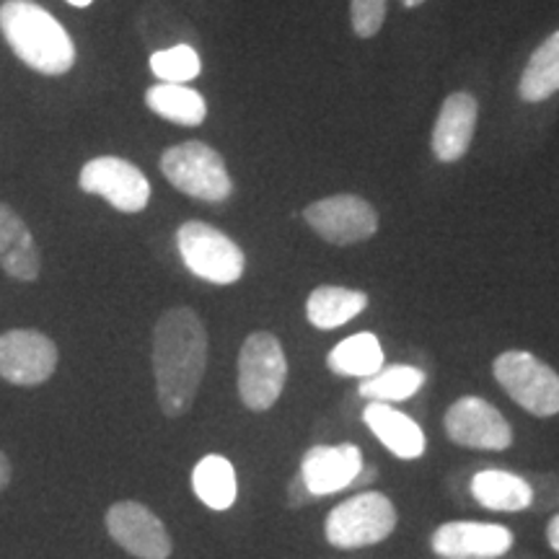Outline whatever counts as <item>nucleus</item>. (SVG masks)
<instances>
[{"mask_svg":"<svg viewBox=\"0 0 559 559\" xmlns=\"http://www.w3.org/2000/svg\"><path fill=\"white\" fill-rule=\"evenodd\" d=\"M326 366H330L332 373L368 379V376L379 373L383 368L381 342L370 332L353 334V337L342 340L340 345L326 355Z\"/></svg>","mask_w":559,"mask_h":559,"instance_id":"23","label":"nucleus"},{"mask_svg":"<svg viewBox=\"0 0 559 559\" xmlns=\"http://www.w3.org/2000/svg\"><path fill=\"white\" fill-rule=\"evenodd\" d=\"M386 19V0H349V21L360 39H370L381 32Z\"/></svg>","mask_w":559,"mask_h":559,"instance_id":"26","label":"nucleus"},{"mask_svg":"<svg viewBox=\"0 0 559 559\" xmlns=\"http://www.w3.org/2000/svg\"><path fill=\"white\" fill-rule=\"evenodd\" d=\"M559 91V32L549 34L547 39L536 47L523 68L519 94L523 102L539 104L547 102Z\"/></svg>","mask_w":559,"mask_h":559,"instance_id":"21","label":"nucleus"},{"mask_svg":"<svg viewBox=\"0 0 559 559\" xmlns=\"http://www.w3.org/2000/svg\"><path fill=\"white\" fill-rule=\"evenodd\" d=\"M177 247L185 267L213 285H234L241 280L247 257L239 243L202 221H187L177 230Z\"/></svg>","mask_w":559,"mask_h":559,"instance_id":"4","label":"nucleus"},{"mask_svg":"<svg viewBox=\"0 0 559 559\" xmlns=\"http://www.w3.org/2000/svg\"><path fill=\"white\" fill-rule=\"evenodd\" d=\"M528 485H531V492H534L531 508L544 513V510H551L559 506V477H555V474H547V477L528 481Z\"/></svg>","mask_w":559,"mask_h":559,"instance_id":"27","label":"nucleus"},{"mask_svg":"<svg viewBox=\"0 0 559 559\" xmlns=\"http://www.w3.org/2000/svg\"><path fill=\"white\" fill-rule=\"evenodd\" d=\"M192 489L207 508L228 510L239 495L234 464L218 453L200 459V464L192 472Z\"/></svg>","mask_w":559,"mask_h":559,"instance_id":"22","label":"nucleus"},{"mask_svg":"<svg viewBox=\"0 0 559 559\" xmlns=\"http://www.w3.org/2000/svg\"><path fill=\"white\" fill-rule=\"evenodd\" d=\"M0 270L21 283L39 277L41 262L32 230L21 215L5 202H0Z\"/></svg>","mask_w":559,"mask_h":559,"instance_id":"16","label":"nucleus"},{"mask_svg":"<svg viewBox=\"0 0 559 559\" xmlns=\"http://www.w3.org/2000/svg\"><path fill=\"white\" fill-rule=\"evenodd\" d=\"M205 366L207 332L198 313L187 306L160 313L153 330V370L166 417H181L192 407Z\"/></svg>","mask_w":559,"mask_h":559,"instance_id":"1","label":"nucleus"},{"mask_svg":"<svg viewBox=\"0 0 559 559\" xmlns=\"http://www.w3.org/2000/svg\"><path fill=\"white\" fill-rule=\"evenodd\" d=\"M362 419L381 440L386 449L400 459H419L425 453V432L415 419L404 415V412L394 409L391 404L383 402H370L362 409Z\"/></svg>","mask_w":559,"mask_h":559,"instance_id":"17","label":"nucleus"},{"mask_svg":"<svg viewBox=\"0 0 559 559\" xmlns=\"http://www.w3.org/2000/svg\"><path fill=\"white\" fill-rule=\"evenodd\" d=\"M547 539H549V547L557 551L559 555V513L555 515V519L549 521V526H547Z\"/></svg>","mask_w":559,"mask_h":559,"instance_id":"30","label":"nucleus"},{"mask_svg":"<svg viewBox=\"0 0 559 559\" xmlns=\"http://www.w3.org/2000/svg\"><path fill=\"white\" fill-rule=\"evenodd\" d=\"M317 498H313V492L309 489V485H306L304 477H293L290 485H288V508H304L309 506V502H313Z\"/></svg>","mask_w":559,"mask_h":559,"instance_id":"28","label":"nucleus"},{"mask_svg":"<svg viewBox=\"0 0 559 559\" xmlns=\"http://www.w3.org/2000/svg\"><path fill=\"white\" fill-rule=\"evenodd\" d=\"M151 70L160 83H187L194 81L202 70V60L194 47L177 45L169 50H158L151 55Z\"/></svg>","mask_w":559,"mask_h":559,"instance_id":"25","label":"nucleus"},{"mask_svg":"<svg viewBox=\"0 0 559 559\" xmlns=\"http://www.w3.org/2000/svg\"><path fill=\"white\" fill-rule=\"evenodd\" d=\"M304 221L334 247L368 241L379 230V213L358 194H332V198L311 202L304 210Z\"/></svg>","mask_w":559,"mask_h":559,"instance_id":"8","label":"nucleus"},{"mask_svg":"<svg viewBox=\"0 0 559 559\" xmlns=\"http://www.w3.org/2000/svg\"><path fill=\"white\" fill-rule=\"evenodd\" d=\"M479 120V102L466 91L445 96L443 107L438 111L436 128H432L430 148L440 164H456L469 151L474 130Z\"/></svg>","mask_w":559,"mask_h":559,"instance_id":"15","label":"nucleus"},{"mask_svg":"<svg viewBox=\"0 0 559 559\" xmlns=\"http://www.w3.org/2000/svg\"><path fill=\"white\" fill-rule=\"evenodd\" d=\"M425 383V373L412 366H389L381 368L379 373L362 379L358 386V394L366 396L370 402H407L412 394H417Z\"/></svg>","mask_w":559,"mask_h":559,"instance_id":"24","label":"nucleus"},{"mask_svg":"<svg viewBox=\"0 0 559 559\" xmlns=\"http://www.w3.org/2000/svg\"><path fill=\"white\" fill-rule=\"evenodd\" d=\"M402 5H407V9H417V5H423L425 0H400Z\"/></svg>","mask_w":559,"mask_h":559,"instance_id":"32","label":"nucleus"},{"mask_svg":"<svg viewBox=\"0 0 559 559\" xmlns=\"http://www.w3.org/2000/svg\"><path fill=\"white\" fill-rule=\"evenodd\" d=\"M368 296L362 290L340 288V285H321L309 296L306 317L317 330H337L366 311Z\"/></svg>","mask_w":559,"mask_h":559,"instance_id":"20","label":"nucleus"},{"mask_svg":"<svg viewBox=\"0 0 559 559\" xmlns=\"http://www.w3.org/2000/svg\"><path fill=\"white\" fill-rule=\"evenodd\" d=\"M445 432L456 445L477 451H506L513 443L508 419L481 396H464L445 412Z\"/></svg>","mask_w":559,"mask_h":559,"instance_id":"12","label":"nucleus"},{"mask_svg":"<svg viewBox=\"0 0 559 559\" xmlns=\"http://www.w3.org/2000/svg\"><path fill=\"white\" fill-rule=\"evenodd\" d=\"M160 174L179 192L202 202H226L234 194V179L226 169V160L202 140H185L166 148L160 156Z\"/></svg>","mask_w":559,"mask_h":559,"instance_id":"3","label":"nucleus"},{"mask_svg":"<svg viewBox=\"0 0 559 559\" xmlns=\"http://www.w3.org/2000/svg\"><path fill=\"white\" fill-rule=\"evenodd\" d=\"M70 5H75V9H88L91 3H94V0H68Z\"/></svg>","mask_w":559,"mask_h":559,"instance_id":"31","label":"nucleus"},{"mask_svg":"<svg viewBox=\"0 0 559 559\" xmlns=\"http://www.w3.org/2000/svg\"><path fill=\"white\" fill-rule=\"evenodd\" d=\"M492 373L510 400L534 417L559 415V373L536 355L508 349L495 358Z\"/></svg>","mask_w":559,"mask_h":559,"instance_id":"5","label":"nucleus"},{"mask_svg":"<svg viewBox=\"0 0 559 559\" xmlns=\"http://www.w3.org/2000/svg\"><path fill=\"white\" fill-rule=\"evenodd\" d=\"M513 547V534L498 523L451 521L432 534V551L445 559H495Z\"/></svg>","mask_w":559,"mask_h":559,"instance_id":"13","label":"nucleus"},{"mask_svg":"<svg viewBox=\"0 0 559 559\" xmlns=\"http://www.w3.org/2000/svg\"><path fill=\"white\" fill-rule=\"evenodd\" d=\"M396 528V508L386 495L360 492L342 500L326 519V539L332 547L360 549L386 539Z\"/></svg>","mask_w":559,"mask_h":559,"instance_id":"7","label":"nucleus"},{"mask_svg":"<svg viewBox=\"0 0 559 559\" xmlns=\"http://www.w3.org/2000/svg\"><path fill=\"white\" fill-rule=\"evenodd\" d=\"M0 32L13 55L41 75H66L75 66V45L66 26L32 0H5Z\"/></svg>","mask_w":559,"mask_h":559,"instance_id":"2","label":"nucleus"},{"mask_svg":"<svg viewBox=\"0 0 559 559\" xmlns=\"http://www.w3.org/2000/svg\"><path fill=\"white\" fill-rule=\"evenodd\" d=\"M145 104L153 115L181 128H198L207 117V104L202 94L187 83H156L145 91Z\"/></svg>","mask_w":559,"mask_h":559,"instance_id":"19","label":"nucleus"},{"mask_svg":"<svg viewBox=\"0 0 559 559\" xmlns=\"http://www.w3.org/2000/svg\"><path fill=\"white\" fill-rule=\"evenodd\" d=\"M285 379H288V360L275 334H249L239 353V394L251 412H264L280 400Z\"/></svg>","mask_w":559,"mask_h":559,"instance_id":"6","label":"nucleus"},{"mask_svg":"<svg viewBox=\"0 0 559 559\" xmlns=\"http://www.w3.org/2000/svg\"><path fill=\"white\" fill-rule=\"evenodd\" d=\"M362 453L358 445H313L300 461V477L313 492V498L342 492L353 485L362 469Z\"/></svg>","mask_w":559,"mask_h":559,"instance_id":"14","label":"nucleus"},{"mask_svg":"<svg viewBox=\"0 0 559 559\" xmlns=\"http://www.w3.org/2000/svg\"><path fill=\"white\" fill-rule=\"evenodd\" d=\"M9 481H11V461L3 451H0V492L9 487Z\"/></svg>","mask_w":559,"mask_h":559,"instance_id":"29","label":"nucleus"},{"mask_svg":"<svg viewBox=\"0 0 559 559\" xmlns=\"http://www.w3.org/2000/svg\"><path fill=\"white\" fill-rule=\"evenodd\" d=\"M472 495L481 508L500 510V513H519V510L531 508V500H534L528 479L502 469L474 474Z\"/></svg>","mask_w":559,"mask_h":559,"instance_id":"18","label":"nucleus"},{"mask_svg":"<svg viewBox=\"0 0 559 559\" xmlns=\"http://www.w3.org/2000/svg\"><path fill=\"white\" fill-rule=\"evenodd\" d=\"M58 368V347L47 334L11 330L0 334V379L16 386H39Z\"/></svg>","mask_w":559,"mask_h":559,"instance_id":"10","label":"nucleus"},{"mask_svg":"<svg viewBox=\"0 0 559 559\" xmlns=\"http://www.w3.org/2000/svg\"><path fill=\"white\" fill-rule=\"evenodd\" d=\"M79 187L88 194H99L120 213H140L151 200V181L130 160L99 156L83 164Z\"/></svg>","mask_w":559,"mask_h":559,"instance_id":"9","label":"nucleus"},{"mask_svg":"<svg viewBox=\"0 0 559 559\" xmlns=\"http://www.w3.org/2000/svg\"><path fill=\"white\" fill-rule=\"evenodd\" d=\"M109 536L138 559H169L171 536L164 523L143 502L122 500L107 510Z\"/></svg>","mask_w":559,"mask_h":559,"instance_id":"11","label":"nucleus"}]
</instances>
